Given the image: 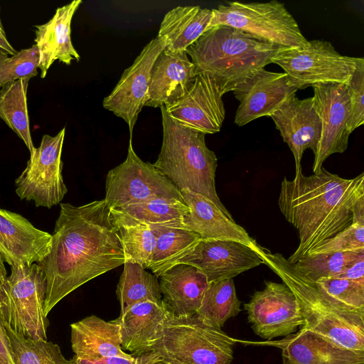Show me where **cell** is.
<instances>
[{"mask_svg": "<svg viewBox=\"0 0 364 364\" xmlns=\"http://www.w3.org/2000/svg\"><path fill=\"white\" fill-rule=\"evenodd\" d=\"M0 356L9 364H15L9 338L0 314Z\"/></svg>", "mask_w": 364, "mask_h": 364, "instance_id": "obj_41", "label": "cell"}, {"mask_svg": "<svg viewBox=\"0 0 364 364\" xmlns=\"http://www.w3.org/2000/svg\"><path fill=\"white\" fill-rule=\"evenodd\" d=\"M258 253L264 264L295 295L304 316V328L341 347L364 352V311L344 309L329 301L282 254L271 253L264 247Z\"/></svg>", "mask_w": 364, "mask_h": 364, "instance_id": "obj_4", "label": "cell"}, {"mask_svg": "<svg viewBox=\"0 0 364 364\" xmlns=\"http://www.w3.org/2000/svg\"><path fill=\"white\" fill-rule=\"evenodd\" d=\"M356 58L341 55L328 41L312 40L305 48L280 49L271 63L284 70L292 86L304 90L324 83L347 85L355 68Z\"/></svg>", "mask_w": 364, "mask_h": 364, "instance_id": "obj_9", "label": "cell"}, {"mask_svg": "<svg viewBox=\"0 0 364 364\" xmlns=\"http://www.w3.org/2000/svg\"><path fill=\"white\" fill-rule=\"evenodd\" d=\"M129 139L126 159L110 169L105 178L104 200L110 208L154 198L177 199L183 202L181 191L153 164L143 161L135 153Z\"/></svg>", "mask_w": 364, "mask_h": 364, "instance_id": "obj_10", "label": "cell"}, {"mask_svg": "<svg viewBox=\"0 0 364 364\" xmlns=\"http://www.w3.org/2000/svg\"><path fill=\"white\" fill-rule=\"evenodd\" d=\"M312 87L315 108L321 122V138L313 164L316 173L321 170L328 157L342 154L348 148L350 102L345 84L324 83Z\"/></svg>", "mask_w": 364, "mask_h": 364, "instance_id": "obj_13", "label": "cell"}, {"mask_svg": "<svg viewBox=\"0 0 364 364\" xmlns=\"http://www.w3.org/2000/svg\"><path fill=\"white\" fill-rule=\"evenodd\" d=\"M110 210L121 240L125 262L136 263L149 269L156 245L150 225L118 210L110 208Z\"/></svg>", "mask_w": 364, "mask_h": 364, "instance_id": "obj_29", "label": "cell"}, {"mask_svg": "<svg viewBox=\"0 0 364 364\" xmlns=\"http://www.w3.org/2000/svg\"><path fill=\"white\" fill-rule=\"evenodd\" d=\"M116 294L120 304V314L139 302L162 301L158 277L141 265L132 262L124 263Z\"/></svg>", "mask_w": 364, "mask_h": 364, "instance_id": "obj_30", "label": "cell"}, {"mask_svg": "<svg viewBox=\"0 0 364 364\" xmlns=\"http://www.w3.org/2000/svg\"><path fill=\"white\" fill-rule=\"evenodd\" d=\"M364 197V173L344 178L324 168L309 176L284 178L279 210L298 231L299 245L287 260L294 264L323 241L348 227L353 208Z\"/></svg>", "mask_w": 364, "mask_h": 364, "instance_id": "obj_2", "label": "cell"}, {"mask_svg": "<svg viewBox=\"0 0 364 364\" xmlns=\"http://www.w3.org/2000/svg\"><path fill=\"white\" fill-rule=\"evenodd\" d=\"M154 364H171L170 363H168L166 361H164L161 359H160L159 360L156 361V363H154Z\"/></svg>", "mask_w": 364, "mask_h": 364, "instance_id": "obj_46", "label": "cell"}, {"mask_svg": "<svg viewBox=\"0 0 364 364\" xmlns=\"http://www.w3.org/2000/svg\"><path fill=\"white\" fill-rule=\"evenodd\" d=\"M320 293L344 309L364 311V279L322 278L314 282Z\"/></svg>", "mask_w": 364, "mask_h": 364, "instance_id": "obj_36", "label": "cell"}, {"mask_svg": "<svg viewBox=\"0 0 364 364\" xmlns=\"http://www.w3.org/2000/svg\"><path fill=\"white\" fill-rule=\"evenodd\" d=\"M65 134L63 127L54 136L44 134L40 146L30 154L26 168L15 181L16 193L21 200L50 208L63 199L68 192L62 175Z\"/></svg>", "mask_w": 364, "mask_h": 364, "instance_id": "obj_11", "label": "cell"}, {"mask_svg": "<svg viewBox=\"0 0 364 364\" xmlns=\"http://www.w3.org/2000/svg\"><path fill=\"white\" fill-rule=\"evenodd\" d=\"M362 259L364 249L306 255L292 265L305 278L315 282L334 277Z\"/></svg>", "mask_w": 364, "mask_h": 364, "instance_id": "obj_33", "label": "cell"}, {"mask_svg": "<svg viewBox=\"0 0 364 364\" xmlns=\"http://www.w3.org/2000/svg\"><path fill=\"white\" fill-rule=\"evenodd\" d=\"M4 282V280H2L0 279V311L1 309V305H2V302H3V299H4V291H3Z\"/></svg>", "mask_w": 364, "mask_h": 364, "instance_id": "obj_45", "label": "cell"}, {"mask_svg": "<svg viewBox=\"0 0 364 364\" xmlns=\"http://www.w3.org/2000/svg\"><path fill=\"white\" fill-rule=\"evenodd\" d=\"M82 3L81 0H75L59 7L48 22L35 26L34 41L38 48V68L42 78L56 60L68 65L73 60H80V55L71 41L70 25L74 14Z\"/></svg>", "mask_w": 364, "mask_h": 364, "instance_id": "obj_24", "label": "cell"}, {"mask_svg": "<svg viewBox=\"0 0 364 364\" xmlns=\"http://www.w3.org/2000/svg\"><path fill=\"white\" fill-rule=\"evenodd\" d=\"M220 25L242 31L281 48H305L309 42L284 4L277 0L220 4L212 9L207 30Z\"/></svg>", "mask_w": 364, "mask_h": 364, "instance_id": "obj_7", "label": "cell"}, {"mask_svg": "<svg viewBox=\"0 0 364 364\" xmlns=\"http://www.w3.org/2000/svg\"><path fill=\"white\" fill-rule=\"evenodd\" d=\"M60 206L50 252L38 263L46 282V316L74 290L125 262L110 208L104 199Z\"/></svg>", "mask_w": 364, "mask_h": 364, "instance_id": "obj_1", "label": "cell"}, {"mask_svg": "<svg viewBox=\"0 0 364 364\" xmlns=\"http://www.w3.org/2000/svg\"><path fill=\"white\" fill-rule=\"evenodd\" d=\"M149 225H173L183 228L182 220L188 213L184 202L177 199L154 198L117 208Z\"/></svg>", "mask_w": 364, "mask_h": 364, "instance_id": "obj_34", "label": "cell"}, {"mask_svg": "<svg viewBox=\"0 0 364 364\" xmlns=\"http://www.w3.org/2000/svg\"><path fill=\"white\" fill-rule=\"evenodd\" d=\"M162 301L174 316L195 314L209 285L206 276L194 266L174 264L158 277Z\"/></svg>", "mask_w": 364, "mask_h": 364, "instance_id": "obj_25", "label": "cell"}, {"mask_svg": "<svg viewBox=\"0 0 364 364\" xmlns=\"http://www.w3.org/2000/svg\"><path fill=\"white\" fill-rule=\"evenodd\" d=\"M255 334L272 340L296 332L304 324L300 305L292 291L283 282H264L244 304Z\"/></svg>", "mask_w": 364, "mask_h": 364, "instance_id": "obj_12", "label": "cell"}, {"mask_svg": "<svg viewBox=\"0 0 364 364\" xmlns=\"http://www.w3.org/2000/svg\"><path fill=\"white\" fill-rule=\"evenodd\" d=\"M285 73L260 69L239 83L233 94L240 104L235 124L242 127L264 116L270 117L287 100L296 95Z\"/></svg>", "mask_w": 364, "mask_h": 364, "instance_id": "obj_17", "label": "cell"}, {"mask_svg": "<svg viewBox=\"0 0 364 364\" xmlns=\"http://www.w3.org/2000/svg\"><path fill=\"white\" fill-rule=\"evenodd\" d=\"M236 340L193 315L171 316L153 352L171 364H230Z\"/></svg>", "mask_w": 364, "mask_h": 364, "instance_id": "obj_6", "label": "cell"}, {"mask_svg": "<svg viewBox=\"0 0 364 364\" xmlns=\"http://www.w3.org/2000/svg\"><path fill=\"white\" fill-rule=\"evenodd\" d=\"M270 117L293 154L295 175L301 173V162L304 151L310 149L315 154L321 134V122L313 97L300 100L295 95Z\"/></svg>", "mask_w": 364, "mask_h": 364, "instance_id": "obj_18", "label": "cell"}, {"mask_svg": "<svg viewBox=\"0 0 364 364\" xmlns=\"http://www.w3.org/2000/svg\"><path fill=\"white\" fill-rule=\"evenodd\" d=\"M282 350L283 364H361L364 352L339 346L304 326L284 338L272 343Z\"/></svg>", "mask_w": 364, "mask_h": 364, "instance_id": "obj_23", "label": "cell"}, {"mask_svg": "<svg viewBox=\"0 0 364 364\" xmlns=\"http://www.w3.org/2000/svg\"><path fill=\"white\" fill-rule=\"evenodd\" d=\"M0 50V88L20 79H28L38 75V52L36 45L21 50L11 57Z\"/></svg>", "mask_w": 364, "mask_h": 364, "instance_id": "obj_38", "label": "cell"}, {"mask_svg": "<svg viewBox=\"0 0 364 364\" xmlns=\"http://www.w3.org/2000/svg\"><path fill=\"white\" fill-rule=\"evenodd\" d=\"M173 316L163 301L137 303L112 323L119 327L121 346L134 356L153 352L166 321Z\"/></svg>", "mask_w": 364, "mask_h": 364, "instance_id": "obj_21", "label": "cell"}, {"mask_svg": "<svg viewBox=\"0 0 364 364\" xmlns=\"http://www.w3.org/2000/svg\"><path fill=\"white\" fill-rule=\"evenodd\" d=\"M0 364H9L6 361H5L1 356H0Z\"/></svg>", "mask_w": 364, "mask_h": 364, "instance_id": "obj_47", "label": "cell"}, {"mask_svg": "<svg viewBox=\"0 0 364 364\" xmlns=\"http://www.w3.org/2000/svg\"><path fill=\"white\" fill-rule=\"evenodd\" d=\"M163 139L153 166L180 191L188 189L212 201L232 218L220 200L215 188L218 159L205 144V134L183 127L160 107Z\"/></svg>", "mask_w": 364, "mask_h": 364, "instance_id": "obj_5", "label": "cell"}, {"mask_svg": "<svg viewBox=\"0 0 364 364\" xmlns=\"http://www.w3.org/2000/svg\"><path fill=\"white\" fill-rule=\"evenodd\" d=\"M0 14H1V6H0ZM0 50L4 52L9 54L11 55H14L17 53V51L14 49V48L11 46V44L9 42L6 32L3 27L1 17H0Z\"/></svg>", "mask_w": 364, "mask_h": 364, "instance_id": "obj_43", "label": "cell"}, {"mask_svg": "<svg viewBox=\"0 0 364 364\" xmlns=\"http://www.w3.org/2000/svg\"><path fill=\"white\" fill-rule=\"evenodd\" d=\"M161 358L159 355L154 352L129 358L124 357H109L95 362H90L80 359L75 355L70 360L71 364H154Z\"/></svg>", "mask_w": 364, "mask_h": 364, "instance_id": "obj_40", "label": "cell"}, {"mask_svg": "<svg viewBox=\"0 0 364 364\" xmlns=\"http://www.w3.org/2000/svg\"><path fill=\"white\" fill-rule=\"evenodd\" d=\"M223 95L213 78L200 73L181 98L164 107L169 117L183 127L215 134L220 130L225 117Z\"/></svg>", "mask_w": 364, "mask_h": 364, "instance_id": "obj_16", "label": "cell"}, {"mask_svg": "<svg viewBox=\"0 0 364 364\" xmlns=\"http://www.w3.org/2000/svg\"><path fill=\"white\" fill-rule=\"evenodd\" d=\"M283 48L235 28L212 27L186 50L196 73L213 78L223 95L256 71L271 63Z\"/></svg>", "mask_w": 364, "mask_h": 364, "instance_id": "obj_3", "label": "cell"}, {"mask_svg": "<svg viewBox=\"0 0 364 364\" xmlns=\"http://www.w3.org/2000/svg\"><path fill=\"white\" fill-rule=\"evenodd\" d=\"M164 39L156 36L142 49L133 64L122 73L118 83L103 100V107L127 124L130 137L146 100L154 63L165 49Z\"/></svg>", "mask_w": 364, "mask_h": 364, "instance_id": "obj_14", "label": "cell"}, {"mask_svg": "<svg viewBox=\"0 0 364 364\" xmlns=\"http://www.w3.org/2000/svg\"><path fill=\"white\" fill-rule=\"evenodd\" d=\"M332 278L347 279H364V259L359 260L348 269L338 273L337 275Z\"/></svg>", "mask_w": 364, "mask_h": 364, "instance_id": "obj_42", "label": "cell"}, {"mask_svg": "<svg viewBox=\"0 0 364 364\" xmlns=\"http://www.w3.org/2000/svg\"><path fill=\"white\" fill-rule=\"evenodd\" d=\"M156 237L149 269L157 277L191 251L201 240L194 232L173 225H150Z\"/></svg>", "mask_w": 364, "mask_h": 364, "instance_id": "obj_28", "label": "cell"}, {"mask_svg": "<svg viewBox=\"0 0 364 364\" xmlns=\"http://www.w3.org/2000/svg\"><path fill=\"white\" fill-rule=\"evenodd\" d=\"M28 79H20L0 88V118L23 141L32 154L34 146L27 107Z\"/></svg>", "mask_w": 364, "mask_h": 364, "instance_id": "obj_32", "label": "cell"}, {"mask_svg": "<svg viewBox=\"0 0 364 364\" xmlns=\"http://www.w3.org/2000/svg\"><path fill=\"white\" fill-rule=\"evenodd\" d=\"M361 364H364V363H361Z\"/></svg>", "mask_w": 364, "mask_h": 364, "instance_id": "obj_48", "label": "cell"}, {"mask_svg": "<svg viewBox=\"0 0 364 364\" xmlns=\"http://www.w3.org/2000/svg\"><path fill=\"white\" fill-rule=\"evenodd\" d=\"M188 213L182 220L183 228L198 234L201 240H226L243 243L256 251L259 246L247 231L205 196L188 189L181 191Z\"/></svg>", "mask_w": 364, "mask_h": 364, "instance_id": "obj_20", "label": "cell"}, {"mask_svg": "<svg viewBox=\"0 0 364 364\" xmlns=\"http://www.w3.org/2000/svg\"><path fill=\"white\" fill-rule=\"evenodd\" d=\"M196 76L195 66L186 51L164 49L152 67L144 106L160 108L174 103L189 90Z\"/></svg>", "mask_w": 364, "mask_h": 364, "instance_id": "obj_22", "label": "cell"}, {"mask_svg": "<svg viewBox=\"0 0 364 364\" xmlns=\"http://www.w3.org/2000/svg\"><path fill=\"white\" fill-rule=\"evenodd\" d=\"M3 284L0 314L16 332L33 340H47L49 324L44 312L46 282L37 264L11 267Z\"/></svg>", "mask_w": 364, "mask_h": 364, "instance_id": "obj_8", "label": "cell"}, {"mask_svg": "<svg viewBox=\"0 0 364 364\" xmlns=\"http://www.w3.org/2000/svg\"><path fill=\"white\" fill-rule=\"evenodd\" d=\"M15 364H71L58 345L47 340H33L14 331L4 322Z\"/></svg>", "mask_w": 364, "mask_h": 364, "instance_id": "obj_35", "label": "cell"}, {"mask_svg": "<svg viewBox=\"0 0 364 364\" xmlns=\"http://www.w3.org/2000/svg\"><path fill=\"white\" fill-rule=\"evenodd\" d=\"M364 249V203L355 204L351 224L323 241L306 255Z\"/></svg>", "mask_w": 364, "mask_h": 364, "instance_id": "obj_37", "label": "cell"}, {"mask_svg": "<svg viewBox=\"0 0 364 364\" xmlns=\"http://www.w3.org/2000/svg\"><path fill=\"white\" fill-rule=\"evenodd\" d=\"M258 252L236 241L200 240L191 251L174 264L183 263L194 266L211 283L233 279L244 272L264 264Z\"/></svg>", "mask_w": 364, "mask_h": 364, "instance_id": "obj_15", "label": "cell"}, {"mask_svg": "<svg viewBox=\"0 0 364 364\" xmlns=\"http://www.w3.org/2000/svg\"><path fill=\"white\" fill-rule=\"evenodd\" d=\"M212 18V9L200 6H179L166 14L158 36L170 52H183L206 31Z\"/></svg>", "mask_w": 364, "mask_h": 364, "instance_id": "obj_27", "label": "cell"}, {"mask_svg": "<svg viewBox=\"0 0 364 364\" xmlns=\"http://www.w3.org/2000/svg\"><path fill=\"white\" fill-rule=\"evenodd\" d=\"M7 277V272L4 264V261L0 255V279L2 280H5Z\"/></svg>", "mask_w": 364, "mask_h": 364, "instance_id": "obj_44", "label": "cell"}, {"mask_svg": "<svg viewBox=\"0 0 364 364\" xmlns=\"http://www.w3.org/2000/svg\"><path fill=\"white\" fill-rule=\"evenodd\" d=\"M350 102V113L348 131L351 134L364 124V58H357L355 68L346 85Z\"/></svg>", "mask_w": 364, "mask_h": 364, "instance_id": "obj_39", "label": "cell"}, {"mask_svg": "<svg viewBox=\"0 0 364 364\" xmlns=\"http://www.w3.org/2000/svg\"><path fill=\"white\" fill-rule=\"evenodd\" d=\"M233 279L209 283L200 306L196 313L205 323L222 328L226 321L240 311Z\"/></svg>", "mask_w": 364, "mask_h": 364, "instance_id": "obj_31", "label": "cell"}, {"mask_svg": "<svg viewBox=\"0 0 364 364\" xmlns=\"http://www.w3.org/2000/svg\"><path fill=\"white\" fill-rule=\"evenodd\" d=\"M52 235L36 228L18 213L0 208V255L11 267L42 262L49 254Z\"/></svg>", "mask_w": 364, "mask_h": 364, "instance_id": "obj_19", "label": "cell"}, {"mask_svg": "<svg viewBox=\"0 0 364 364\" xmlns=\"http://www.w3.org/2000/svg\"><path fill=\"white\" fill-rule=\"evenodd\" d=\"M71 348L75 356L95 362L109 357L129 358L121 346L119 327L91 315L70 324Z\"/></svg>", "mask_w": 364, "mask_h": 364, "instance_id": "obj_26", "label": "cell"}]
</instances>
